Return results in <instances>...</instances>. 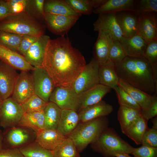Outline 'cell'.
Wrapping results in <instances>:
<instances>
[{"mask_svg": "<svg viewBox=\"0 0 157 157\" xmlns=\"http://www.w3.org/2000/svg\"><path fill=\"white\" fill-rule=\"evenodd\" d=\"M86 64L81 53L72 47L68 38L63 36L49 40L42 67L55 86L72 88Z\"/></svg>", "mask_w": 157, "mask_h": 157, "instance_id": "6da1fadb", "label": "cell"}, {"mask_svg": "<svg viewBox=\"0 0 157 157\" xmlns=\"http://www.w3.org/2000/svg\"><path fill=\"white\" fill-rule=\"evenodd\" d=\"M115 67L119 79L148 94L157 93V66L144 58L126 56Z\"/></svg>", "mask_w": 157, "mask_h": 157, "instance_id": "7a4b0ae2", "label": "cell"}, {"mask_svg": "<svg viewBox=\"0 0 157 157\" xmlns=\"http://www.w3.org/2000/svg\"><path fill=\"white\" fill-rule=\"evenodd\" d=\"M45 27L26 11L11 14L0 21V30L20 35L40 37L45 34Z\"/></svg>", "mask_w": 157, "mask_h": 157, "instance_id": "3957f363", "label": "cell"}, {"mask_svg": "<svg viewBox=\"0 0 157 157\" xmlns=\"http://www.w3.org/2000/svg\"><path fill=\"white\" fill-rule=\"evenodd\" d=\"M109 120L106 116L80 122L67 137L73 142L79 152L93 143L108 127Z\"/></svg>", "mask_w": 157, "mask_h": 157, "instance_id": "277c9868", "label": "cell"}, {"mask_svg": "<svg viewBox=\"0 0 157 157\" xmlns=\"http://www.w3.org/2000/svg\"><path fill=\"white\" fill-rule=\"evenodd\" d=\"M91 144L94 151L104 157H115L121 153L131 154L134 148L122 139L113 129L108 127Z\"/></svg>", "mask_w": 157, "mask_h": 157, "instance_id": "5b68a950", "label": "cell"}, {"mask_svg": "<svg viewBox=\"0 0 157 157\" xmlns=\"http://www.w3.org/2000/svg\"><path fill=\"white\" fill-rule=\"evenodd\" d=\"M99 64L94 58L86 64L74 81L72 88L79 95L99 84Z\"/></svg>", "mask_w": 157, "mask_h": 157, "instance_id": "8992f818", "label": "cell"}, {"mask_svg": "<svg viewBox=\"0 0 157 157\" xmlns=\"http://www.w3.org/2000/svg\"><path fill=\"white\" fill-rule=\"evenodd\" d=\"M7 129L3 142L9 148H19L35 140L36 133L30 129L18 125Z\"/></svg>", "mask_w": 157, "mask_h": 157, "instance_id": "52a82bcc", "label": "cell"}, {"mask_svg": "<svg viewBox=\"0 0 157 157\" xmlns=\"http://www.w3.org/2000/svg\"><path fill=\"white\" fill-rule=\"evenodd\" d=\"M24 113L21 104L10 97L0 104V125L8 129L17 125Z\"/></svg>", "mask_w": 157, "mask_h": 157, "instance_id": "ba28073f", "label": "cell"}, {"mask_svg": "<svg viewBox=\"0 0 157 157\" xmlns=\"http://www.w3.org/2000/svg\"><path fill=\"white\" fill-rule=\"evenodd\" d=\"M49 101L55 103L62 110L71 109L77 112L81 106L78 95L72 88L56 86Z\"/></svg>", "mask_w": 157, "mask_h": 157, "instance_id": "9c48e42d", "label": "cell"}, {"mask_svg": "<svg viewBox=\"0 0 157 157\" xmlns=\"http://www.w3.org/2000/svg\"><path fill=\"white\" fill-rule=\"evenodd\" d=\"M34 94L46 102L56 87L47 72L42 67H34L32 71Z\"/></svg>", "mask_w": 157, "mask_h": 157, "instance_id": "30bf717a", "label": "cell"}, {"mask_svg": "<svg viewBox=\"0 0 157 157\" xmlns=\"http://www.w3.org/2000/svg\"><path fill=\"white\" fill-rule=\"evenodd\" d=\"M116 13L99 14L98 18L94 23L93 25L95 31H102L108 35L113 41H119L123 36Z\"/></svg>", "mask_w": 157, "mask_h": 157, "instance_id": "8fae6325", "label": "cell"}, {"mask_svg": "<svg viewBox=\"0 0 157 157\" xmlns=\"http://www.w3.org/2000/svg\"><path fill=\"white\" fill-rule=\"evenodd\" d=\"M79 17L45 13L44 25L53 33L65 36Z\"/></svg>", "mask_w": 157, "mask_h": 157, "instance_id": "7c38bea8", "label": "cell"}, {"mask_svg": "<svg viewBox=\"0 0 157 157\" xmlns=\"http://www.w3.org/2000/svg\"><path fill=\"white\" fill-rule=\"evenodd\" d=\"M34 94L32 74L28 71H21L16 78L11 96L21 104Z\"/></svg>", "mask_w": 157, "mask_h": 157, "instance_id": "4fadbf2b", "label": "cell"}, {"mask_svg": "<svg viewBox=\"0 0 157 157\" xmlns=\"http://www.w3.org/2000/svg\"><path fill=\"white\" fill-rule=\"evenodd\" d=\"M156 13L146 12L138 16L137 34L147 43L157 39Z\"/></svg>", "mask_w": 157, "mask_h": 157, "instance_id": "5bb4252c", "label": "cell"}, {"mask_svg": "<svg viewBox=\"0 0 157 157\" xmlns=\"http://www.w3.org/2000/svg\"><path fill=\"white\" fill-rule=\"evenodd\" d=\"M16 70L0 60V97L2 101L12 95L18 74Z\"/></svg>", "mask_w": 157, "mask_h": 157, "instance_id": "9a60e30c", "label": "cell"}, {"mask_svg": "<svg viewBox=\"0 0 157 157\" xmlns=\"http://www.w3.org/2000/svg\"><path fill=\"white\" fill-rule=\"evenodd\" d=\"M50 37L45 34L40 36L32 44L24 56L34 67H42L47 44Z\"/></svg>", "mask_w": 157, "mask_h": 157, "instance_id": "2e32d148", "label": "cell"}, {"mask_svg": "<svg viewBox=\"0 0 157 157\" xmlns=\"http://www.w3.org/2000/svg\"><path fill=\"white\" fill-rule=\"evenodd\" d=\"M0 60L21 71H32L34 67L31 65L24 56L16 51L0 44Z\"/></svg>", "mask_w": 157, "mask_h": 157, "instance_id": "e0dca14e", "label": "cell"}, {"mask_svg": "<svg viewBox=\"0 0 157 157\" xmlns=\"http://www.w3.org/2000/svg\"><path fill=\"white\" fill-rule=\"evenodd\" d=\"M119 41L126 56L144 58L147 42L140 36L137 34L128 38L122 37Z\"/></svg>", "mask_w": 157, "mask_h": 157, "instance_id": "ac0fdd59", "label": "cell"}, {"mask_svg": "<svg viewBox=\"0 0 157 157\" xmlns=\"http://www.w3.org/2000/svg\"><path fill=\"white\" fill-rule=\"evenodd\" d=\"M67 137L56 129H44L36 133L35 141L44 148L52 151Z\"/></svg>", "mask_w": 157, "mask_h": 157, "instance_id": "d6986e66", "label": "cell"}, {"mask_svg": "<svg viewBox=\"0 0 157 157\" xmlns=\"http://www.w3.org/2000/svg\"><path fill=\"white\" fill-rule=\"evenodd\" d=\"M113 109L112 105L102 100L79 112L80 122H87L99 117L106 116L113 111Z\"/></svg>", "mask_w": 157, "mask_h": 157, "instance_id": "ffe728a7", "label": "cell"}, {"mask_svg": "<svg viewBox=\"0 0 157 157\" xmlns=\"http://www.w3.org/2000/svg\"><path fill=\"white\" fill-rule=\"evenodd\" d=\"M111 88L99 84L78 95L80 103L79 112L83 109L97 104L111 90Z\"/></svg>", "mask_w": 157, "mask_h": 157, "instance_id": "44dd1931", "label": "cell"}, {"mask_svg": "<svg viewBox=\"0 0 157 157\" xmlns=\"http://www.w3.org/2000/svg\"><path fill=\"white\" fill-rule=\"evenodd\" d=\"M79 122V115L77 111L71 109L62 110L56 130L63 135L67 137Z\"/></svg>", "mask_w": 157, "mask_h": 157, "instance_id": "7402d4cb", "label": "cell"}, {"mask_svg": "<svg viewBox=\"0 0 157 157\" xmlns=\"http://www.w3.org/2000/svg\"><path fill=\"white\" fill-rule=\"evenodd\" d=\"M117 21L123 37L128 38L137 34L138 16L133 12L116 13Z\"/></svg>", "mask_w": 157, "mask_h": 157, "instance_id": "603a6c76", "label": "cell"}, {"mask_svg": "<svg viewBox=\"0 0 157 157\" xmlns=\"http://www.w3.org/2000/svg\"><path fill=\"white\" fill-rule=\"evenodd\" d=\"M98 32V36L94 46V58L99 65L106 63L113 40L108 34L102 31Z\"/></svg>", "mask_w": 157, "mask_h": 157, "instance_id": "cb8c5ba5", "label": "cell"}, {"mask_svg": "<svg viewBox=\"0 0 157 157\" xmlns=\"http://www.w3.org/2000/svg\"><path fill=\"white\" fill-rule=\"evenodd\" d=\"M136 1L133 0H107L99 7L93 9L96 14L122 11L134 12Z\"/></svg>", "mask_w": 157, "mask_h": 157, "instance_id": "d4e9b609", "label": "cell"}, {"mask_svg": "<svg viewBox=\"0 0 157 157\" xmlns=\"http://www.w3.org/2000/svg\"><path fill=\"white\" fill-rule=\"evenodd\" d=\"M118 85L122 88L135 101L140 107L141 110H147L149 108L151 102L152 95L120 79H119Z\"/></svg>", "mask_w": 157, "mask_h": 157, "instance_id": "484cf974", "label": "cell"}, {"mask_svg": "<svg viewBox=\"0 0 157 157\" xmlns=\"http://www.w3.org/2000/svg\"><path fill=\"white\" fill-rule=\"evenodd\" d=\"M99 83L111 88L118 85L119 78L116 74L115 63L109 60L99 65L98 71Z\"/></svg>", "mask_w": 157, "mask_h": 157, "instance_id": "4316f807", "label": "cell"}, {"mask_svg": "<svg viewBox=\"0 0 157 157\" xmlns=\"http://www.w3.org/2000/svg\"><path fill=\"white\" fill-rule=\"evenodd\" d=\"M45 13L80 17L81 15L74 10L65 0H46L44 3Z\"/></svg>", "mask_w": 157, "mask_h": 157, "instance_id": "83f0119b", "label": "cell"}, {"mask_svg": "<svg viewBox=\"0 0 157 157\" xmlns=\"http://www.w3.org/2000/svg\"><path fill=\"white\" fill-rule=\"evenodd\" d=\"M18 125L36 133L44 129V110L24 113Z\"/></svg>", "mask_w": 157, "mask_h": 157, "instance_id": "f1b7e54d", "label": "cell"}, {"mask_svg": "<svg viewBox=\"0 0 157 157\" xmlns=\"http://www.w3.org/2000/svg\"><path fill=\"white\" fill-rule=\"evenodd\" d=\"M141 115L140 110L120 106L118 111L117 117L122 133L124 134Z\"/></svg>", "mask_w": 157, "mask_h": 157, "instance_id": "f546056e", "label": "cell"}, {"mask_svg": "<svg viewBox=\"0 0 157 157\" xmlns=\"http://www.w3.org/2000/svg\"><path fill=\"white\" fill-rule=\"evenodd\" d=\"M61 110L55 103L50 101L48 102L44 110V129H57Z\"/></svg>", "mask_w": 157, "mask_h": 157, "instance_id": "4dcf8cb0", "label": "cell"}, {"mask_svg": "<svg viewBox=\"0 0 157 157\" xmlns=\"http://www.w3.org/2000/svg\"><path fill=\"white\" fill-rule=\"evenodd\" d=\"M147 121L141 115L124 133L137 145L141 144L143 136L148 128Z\"/></svg>", "mask_w": 157, "mask_h": 157, "instance_id": "1f68e13d", "label": "cell"}, {"mask_svg": "<svg viewBox=\"0 0 157 157\" xmlns=\"http://www.w3.org/2000/svg\"><path fill=\"white\" fill-rule=\"evenodd\" d=\"M18 149L24 157H53L52 151L44 148L35 141Z\"/></svg>", "mask_w": 157, "mask_h": 157, "instance_id": "d6a6232c", "label": "cell"}, {"mask_svg": "<svg viewBox=\"0 0 157 157\" xmlns=\"http://www.w3.org/2000/svg\"><path fill=\"white\" fill-rule=\"evenodd\" d=\"M52 152L53 157H80L74 143L68 137Z\"/></svg>", "mask_w": 157, "mask_h": 157, "instance_id": "836d02e7", "label": "cell"}, {"mask_svg": "<svg viewBox=\"0 0 157 157\" xmlns=\"http://www.w3.org/2000/svg\"><path fill=\"white\" fill-rule=\"evenodd\" d=\"M44 0H27L25 9V11L29 15L44 25Z\"/></svg>", "mask_w": 157, "mask_h": 157, "instance_id": "e575fe53", "label": "cell"}, {"mask_svg": "<svg viewBox=\"0 0 157 157\" xmlns=\"http://www.w3.org/2000/svg\"><path fill=\"white\" fill-rule=\"evenodd\" d=\"M46 102L35 94L20 104L24 113L44 110Z\"/></svg>", "mask_w": 157, "mask_h": 157, "instance_id": "d590c367", "label": "cell"}, {"mask_svg": "<svg viewBox=\"0 0 157 157\" xmlns=\"http://www.w3.org/2000/svg\"><path fill=\"white\" fill-rule=\"evenodd\" d=\"M22 36L0 30V44L17 52Z\"/></svg>", "mask_w": 157, "mask_h": 157, "instance_id": "8d00e7d4", "label": "cell"}, {"mask_svg": "<svg viewBox=\"0 0 157 157\" xmlns=\"http://www.w3.org/2000/svg\"><path fill=\"white\" fill-rule=\"evenodd\" d=\"M113 89L115 91L120 106L141 110L140 107L135 101L121 87L117 85Z\"/></svg>", "mask_w": 157, "mask_h": 157, "instance_id": "74e56055", "label": "cell"}, {"mask_svg": "<svg viewBox=\"0 0 157 157\" xmlns=\"http://www.w3.org/2000/svg\"><path fill=\"white\" fill-rule=\"evenodd\" d=\"M65 0L74 10L81 15H90L94 8L93 0Z\"/></svg>", "mask_w": 157, "mask_h": 157, "instance_id": "f35d334b", "label": "cell"}, {"mask_svg": "<svg viewBox=\"0 0 157 157\" xmlns=\"http://www.w3.org/2000/svg\"><path fill=\"white\" fill-rule=\"evenodd\" d=\"M126 57L120 42L113 41L109 51L108 60L117 63L122 61Z\"/></svg>", "mask_w": 157, "mask_h": 157, "instance_id": "ab89813d", "label": "cell"}, {"mask_svg": "<svg viewBox=\"0 0 157 157\" xmlns=\"http://www.w3.org/2000/svg\"><path fill=\"white\" fill-rule=\"evenodd\" d=\"M134 13L138 16L140 14L146 12H157V0H141L135 3Z\"/></svg>", "mask_w": 157, "mask_h": 157, "instance_id": "60d3db41", "label": "cell"}, {"mask_svg": "<svg viewBox=\"0 0 157 157\" xmlns=\"http://www.w3.org/2000/svg\"><path fill=\"white\" fill-rule=\"evenodd\" d=\"M143 57L152 65H157V39L147 43Z\"/></svg>", "mask_w": 157, "mask_h": 157, "instance_id": "b9f144b4", "label": "cell"}, {"mask_svg": "<svg viewBox=\"0 0 157 157\" xmlns=\"http://www.w3.org/2000/svg\"><path fill=\"white\" fill-rule=\"evenodd\" d=\"M141 144L142 146L157 148V129L148 128L143 136Z\"/></svg>", "mask_w": 157, "mask_h": 157, "instance_id": "7bdbcfd3", "label": "cell"}, {"mask_svg": "<svg viewBox=\"0 0 157 157\" xmlns=\"http://www.w3.org/2000/svg\"><path fill=\"white\" fill-rule=\"evenodd\" d=\"M39 37L30 35H22L17 52L24 56L31 46Z\"/></svg>", "mask_w": 157, "mask_h": 157, "instance_id": "ee69618b", "label": "cell"}, {"mask_svg": "<svg viewBox=\"0 0 157 157\" xmlns=\"http://www.w3.org/2000/svg\"><path fill=\"white\" fill-rule=\"evenodd\" d=\"M131 154L136 157H157V148L142 145L134 148Z\"/></svg>", "mask_w": 157, "mask_h": 157, "instance_id": "f6af8a7d", "label": "cell"}, {"mask_svg": "<svg viewBox=\"0 0 157 157\" xmlns=\"http://www.w3.org/2000/svg\"><path fill=\"white\" fill-rule=\"evenodd\" d=\"M11 14L25 11L27 0H6Z\"/></svg>", "mask_w": 157, "mask_h": 157, "instance_id": "bcb514c9", "label": "cell"}, {"mask_svg": "<svg viewBox=\"0 0 157 157\" xmlns=\"http://www.w3.org/2000/svg\"><path fill=\"white\" fill-rule=\"evenodd\" d=\"M142 116L147 121L157 116V96L156 93L152 95V101L150 106L147 110H141Z\"/></svg>", "mask_w": 157, "mask_h": 157, "instance_id": "7dc6e473", "label": "cell"}, {"mask_svg": "<svg viewBox=\"0 0 157 157\" xmlns=\"http://www.w3.org/2000/svg\"><path fill=\"white\" fill-rule=\"evenodd\" d=\"M0 157H24L18 148H7L0 149Z\"/></svg>", "mask_w": 157, "mask_h": 157, "instance_id": "c3c4849f", "label": "cell"}, {"mask_svg": "<svg viewBox=\"0 0 157 157\" xmlns=\"http://www.w3.org/2000/svg\"><path fill=\"white\" fill-rule=\"evenodd\" d=\"M11 14L6 0H0V21Z\"/></svg>", "mask_w": 157, "mask_h": 157, "instance_id": "681fc988", "label": "cell"}, {"mask_svg": "<svg viewBox=\"0 0 157 157\" xmlns=\"http://www.w3.org/2000/svg\"><path fill=\"white\" fill-rule=\"evenodd\" d=\"M151 122L153 124L152 128L157 129V116L151 119Z\"/></svg>", "mask_w": 157, "mask_h": 157, "instance_id": "f907efd6", "label": "cell"}, {"mask_svg": "<svg viewBox=\"0 0 157 157\" xmlns=\"http://www.w3.org/2000/svg\"><path fill=\"white\" fill-rule=\"evenodd\" d=\"M3 136L1 131L0 130V149L3 148Z\"/></svg>", "mask_w": 157, "mask_h": 157, "instance_id": "816d5d0a", "label": "cell"}, {"mask_svg": "<svg viewBox=\"0 0 157 157\" xmlns=\"http://www.w3.org/2000/svg\"><path fill=\"white\" fill-rule=\"evenodd\" d=\"M115 157H132L126 153H121L117 154Z\"/></svg>", "mask_w": 157, "mask_h": 157, "instance_id": "f5cc1de1", "label": "cell"}, {"mask_svg": "<svg viewBox=\"0 0 157 157\" xmlns=\"http://www.w3.org/2000/svg\"><path fill=\"white\" fill-rule=\"evenodd\" d=\"M2 100L1 99L0 97V104L2 102Z\"/></svg>", "mask_w": 157, "mask_h": 157, "instance_id": "db71d44e", "label": "cell"}, {"mask_svg": "<svg viewBox=\"0 0 157 157\" xmlns=\"http://www.w3.org/2000/svg\"><path fill=\"white\" fill-rule=\"evenodd\" d=\"M133 157H135V156H134Z\"/></svg>", "mask_w": 157, "mask_h": 157, "instance_id": "11a10c76", "label": "cell"}]
</instances>
